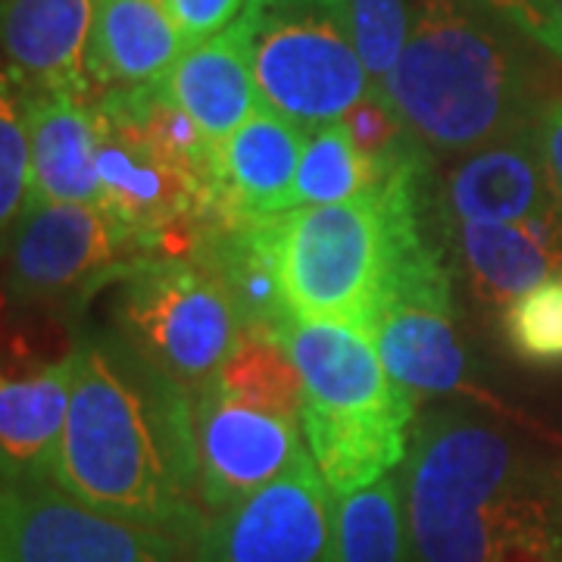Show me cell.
<instances>
[{"mask_svg":"<svg viewBox=\"0 0 562 562\" xmlns=\"http://www.w3.org/2000/svg\"><path fill=\"white\" fill-rule=\"evenodd\" d=\"M116 335L194 401L220 382L241 319L220 276L198 257H144L120 281Z\"/></svg>","mask_w":562,"mask_h":562,"instance_id":"7","label":"cell"},{"mask_svg":"<svg viewBox=\"0 0 562 562\" xmlns=\"http://www.w3.org/2000/svg\"><path fill=\"white\" fill-rule=\"evenodd\" d=\"M220 387L235 401L301 419L303 379L281 338L241 331L228 360L222 362Z\"/></svg>","mask_w":562,"mask_h":562,"instance_id":"25","label":"cell"},{"mask_svg":"<svg viewBox=\"0 0 562 562\" xmlns=\"http://www.w3.org/2000/svg\"><path fill=\"white\" fill-rule=\"evenodd\" d=\"M94 125H98V179L103 191L101 206L138 232L147 241L150 257H154V244L169 225L213 216L210 181L166 162L144 140L98 113H94Z\"/></svg>","mask_w":562,"mask_h":562,"instance_id":"14","label":"cell"},{"mask_svg":"<svg viewBox=\"0 0 562 562\" xmlns=\"http://www.w3.org/2000/svg\"><path fill=\"white\" fill-rule=\"evenodd\" d=\"M372 338L391 379L416 401L453 394L469 379L450 269L425 232L403 244L387 269Z\"/></svg>","mask_w":562,"mask_h":562,"instance_id":"9","label":"cell"},{"mask_svg":"<svg viewBox=\"0 0 562 562\" xmlns=\"http://www.w3.org/2000/svg\"><path fill=\"white\" fill-rule=\"evenodd\" d=\"M525 32L462 0H416L413 32L384 94L435 154H465L535 125L538 66Z\"/></svg>","mask_w":562,"mask_h":562,"instance_id":"3","label":"cell"},{"mask_svg":"<svg viewBox=\"0 0 562 562\" xmlns=\"http://www.w3.org/2000/svg\"><path fill=\"white\" fill-rule=\"evenodd\" d=\"M162 85L172 101L184 113H191L216 144L238 132L260 106H266L241 20L222 29L220 35L191 44Z\"/></svg>","mask_w":562,"mask_h":562,"instance_id":"21","label":"cell"},{"mask_svg":"<svg viewBox=\"0 0 562 562\" xmlns=\"http://www.w3.org/2000/svg\"><path fill=\"white\" fill-rule=\"evenodd\" d=\"M284 213L266 216H210L203 225L198 260L225 284L238 310L241 331L281 338L291 316L284 294Z\"/></svg>","mask_w":562,"mask_h":562,"instance_id":"15","label":"cell"},{"mask_svg":"<svg viewBox=\"0 0 562 562\" xmlns=\"http://www.w3.org/2000/svg\"><path fill=\"white\" fill-rule=\"evenodd\" d=\"M13 88L25 103L32 138V201L101 203L98 125L91 113V98L66 88Z\"/></svg>","mask_w":562,"mask_h":562,"instance_id":"20","label":"cell"},{"mask_svg":"<svg viewBox=\"0 0 562 562\" xmlns=\"http://www.w3.org/2000/svg\"><path fill=\"white\" fill-rule=\"evenodd\" d=\"M91 106L98 116L144 140L162 160L201 176L213 188L220 144L203 132L191 113H184L172 101L162 81L135 88H106L98 91V98H91Z\"/></svg>","mask_w":562,"mask_h":562,"instance_id":"23","label":"cell"},{"mask_svg":"<svg viewBox=\"0 0 562 562\" xmlns=\"http://www.w3.org/2000/svg\"><path fill=\"white\" fill-rule=\"evenodd\" d=\"M144 257L147 241L101 203L32 201L3 235L7 303L76 313Z\"/></svg>","mask_w":562,"mask_h":562,"instance_id":"8","label":"cell"},{"mask_svg":"<svg viewBox=\"0 0 562 562\" xmlns=\"http://www.w3.org/2000/svg\"><path fill=\"white\" fill-rule=\"evenodd\" d=\"M198 497L206 516L291 472L310 457L301 419L228 397L213 382L194 397Z\"/></svg>","mask_w":562,"mask_h":562,"instance_id":"12","label":"cell"},{"mask_svg":"<svg viewBox=\"0 0 562 562\" xmlns=\"http://www.w3.org/2000/svg\"><path fill=\"white\" fill-rule=\"evenodd\" d=\"M535 3H538V7H541V13H543V25H547V3H550V0H535ZM543 38V35H541Z\"/></svg>","mask_w":562,"mask_h":562,"instance_id":"34","label":"cell"},{"mask_svg":"<svg viewBox=\"0 0 562 562\" xmlns=\"http://www.w3.org/2000/svg\"><path fill=\"white\" fill-rule=\"evenodd\" d=\"M191 541L120 519L54 482L3 484L0 562H184Z\"/></svg>","mask_w":562,"mask_h":562,"instance_id":"10","label":"cell"},{"mask_svg":"<svg viewBox=\"0 0 562 562\" xmlns=\"http://www.w3.org/2000/svg\"><path fill=\"white\" fill-rule=\"evenodd\" d=\"M35 194L32 138L25 122V103L13 81L3 79L0 94V222L3 235L22 220Z\"/></svg>","mask_w":562,"mask_h":562,"instance_id":"29","label":"cell"},{"mask_svg":"<svg viewBox=\"0 0 562 562\" xmlns=\"http://www.w3.org/2000/svg\"><path fill=\"white\" fill-rule=\"evenodd\" d=\"M310 128L260 106L220 144L213 216H266L294 210V181Z\"/></svg>","mask_w":562,"mask_h":562,"instance_id":"17","label":"cell"},{"mask_svg":"<svg viewBox=\"0 0 562 562\" xmlns=\"http://www.w3.org/2000/svg\"><path fill=\"white\" fill-rule=\"evenodd\" d=\"M244 3L247 0H169V10L176 16L181 38L191 47V44L228 29L244 10Z\"/></svg>","mask_w":562,"mask_h":562,"instance_id":"30","label":"cell"},{"mask_svg":"<svg viewBox=\"0 0 562 562\" xmlns=\"http://www.w3.org/2000/svg\"><path fill=\"white\" fill-rule=\"evenodd\" d=\"M350 29L360 60L372 79V91H382L397 69L413 32V3L406 0H350Z\"/></svg>","mask_w":562,"mask_h":562,"instance_id":"28","label":"cell"},{"mask_svg":"<svg viewBox=\"0 0 562 562\" xmlns=\"http://www.w3.org/2000/svg\"><path fill=\"white\" fill-rule=\"evenodd\" d=\"M401 482L416 562H562V472L487 409L413 422Z\"/></svg>","mask_w":562,"mask_h":562,"instance_id":"2","label":"cell"},{"mask_svg":"<svg viewBox=\"0 0 562 562\" xmlns=\"http://www.w3.org/2000/svg\"><path fill=\"white\" fill-rule=\"evenodd\" d=\"M281 341L301 369L303 438L331 494L397 472L419 401L391 379L375 338L347 322L291 319Z\"/></svg>","mask_w":562,"mask_h":562,"instance_id":"4","label":"cell"},{"mask_svg":"<svg viewBox=\"0 0 562 562\" xmlns=\"http://www.w3.org/2000/svg\"><path fill=\"white\" fill-rule=\"evenodd\" d=\"M325 562H416L401 472H387L360 491L335 494Z\"/></svg>","mask_w":562,"mask_h":562,"instance_id":"24","label":"cell"},{"mask_svg":"<svg viewBox=\"0 0 562 562\" xmlns=\"http://www.w3.org/2000/svg\"><path fill=\"white\" fill-rule=\"evenodd\" d=\"M538 140H541L543 162H547V176L557 194V206L562 213V98H550L538 113Z\"/></svg>","mask_w":562,"mask_h":562,"instance_id":"31","label":"cell"},{"mask_svg":"<svg viewBox=\"0 0 562 562\" xmlns=\"http://www.w3.org/2000/svg\"><path fill=\"white\" fill-rule=\"evenodd\" d=\"M184 50L169 0H98L85 69L98 91L154 85Z\"/></svg>","mask_w":562,"mask_h":562,"instance_id":"22","label":"cell"},{"mask_svg":"<svg viewBox=\"0 0 562 562\" xmlns=\"http://www.w3.org/2000/svg\"><path fill=\"white\" fill-rule=\"evenodd\" d=\"M54 484L91 509L176 531L194 543L198 497L194 401L122 341H76V384Z\"/></svg>","mask_w":562,"mask_h":562,"instance_id":"1","label":"cell"},{"mask_svg":"<svg viewBox=\"0 0 562 562\" xmlns=\"http://www.w3.org/2000/svg\"><path fill=\"white\" fill-rule=\"evenodd\" d=\"M238 20L262 101L303 128L344 120L372 91L350 0H247Z\"/></svg>","mask_w":562,"mask_h":562,"instance_id":"6","label":"cell"},{"mask_svg":"<svg viewBox=\"0 0 562 562\" xmlns=\"http://www.w3.org/2000/svg\"><path fill=\"white\" fill-rule=\"evenodd\" d=\"M557 210L535 125L457 154L435 191L441 222H519Z\"/></svg>","mask_w":562,"mask_h":562,"instance_id":"13","label":"cell"},{"mask_svg":"<svg viewBox=\"0 0 562 562\" xmlns=\"http://www.w3.org/2000/svg\"><path fill=\"white\" fill-rule=\"evenodd\" d=\"M431 154L387 169L372 191L294 206L284 225V294L294 319L360 325L372 335L387 269L425 232Z\"/></svg>","mask_w":562,"mask_h":562,"instance_id":"5","label":"cell"},{"mask_svg":"<svg viewBox=\"0 0 562 562\" xmlns=\"http://www.w3.org/2000/svg\"><path fill=\"white\" fill-rule=\"evenodd\" d=\"M379 184L375 166L357 150L344 122L310 128L294 181V206H322L360 198Z\"/></svg>","mask_w":562,"mask_h":562,"instance_id":"26","label":"cell"},{"mask_svg":"<svg viewBox=\"0 0 562 562\" xmlns=\"http://www.w3.org/2000/svg\"><path fill=\"white\" fill-rule=\"evenodd\" d=\"M76 384V350L50 362H7L0 384L3 484L54 482Z\"/></svg>","mask_w":562,"mask_h":562,"instance_id":"16","label":"cell"},{"mask_svg":"<svg viewBox=\"0 0 562 562\" xmlns=\"http://www.w3.org/2000/svg\"><path fill=\"white\" fill-rule=\"evenodd\" d=\"M98 0H3V79L91 98L85 54Z\"/></svg>","mask_w":562,"mask_h":562,"instance_id":"19","label":"cell"},{"mask_svg":"<svg viewBox=\"0 0 562 562\" xmlns=\"http://www.w3.org/2000/svg\"><path fill=\"white\" fill-rule=\"evenodd\" d=\"M541 47L562 57V0H550L547 3V25H543Z\"/></svg>","mask_w":562,"mask_h":562,"instance_id":"33","label":"cell"},{"mask_svg":"<svg viewBox=\"0 0 562 562\" xmlns=\"http://www.w3.org/2000/svg\"><path fill=\"white\" fill-rule=\"evenodd\" d=\"M472 294L506 306L535 284L562 276V213L519 222H443Z\"/></svg>","mask_w":562,"mask_h":562,"instance_id":"18","label":"cell"},{"mask_svg":"<svg viewBox=\"0 0 562 562\" xmlns=\"http://www.w3.org/2000/svg\"><path fill=\"white\" fill-rule=\"evenodd\" d=\"M506 350L535 369H562V276L535 284L501 313Z\"/></svg>","mask_w":562,"mask_h":562,"instance_id":"27","label":"cell"},{"mask_svg":"<svg viewBox=\"0 0 562 562\" xmlns=\"http://www.w3.org/2000/svg\"><path fill=\"white\" fill-rule=\"evenodd\" d=\"M469 7H479L484 13L497 16V20L509 22L513 29L525 32L528 38H535L541 44L543 35V13L535 0H462Z\"/></svg>","mask_w":562,"mask_h":562,"instance_id":"32","label":"cell"},{"mask_svg":"<svg viewBox=\"0 0 562 562\" xmlns=\"http://www.w3.org/2000/svg\"><path fill=\"white\" fill-rule=\"evenodd\" d=\"M335 494L313 457L203 522L184 562H325Z\"/></svg>","mask_w":562,"mask_h":562,"instance_id":"11","label":"cell"}]
</instances>
